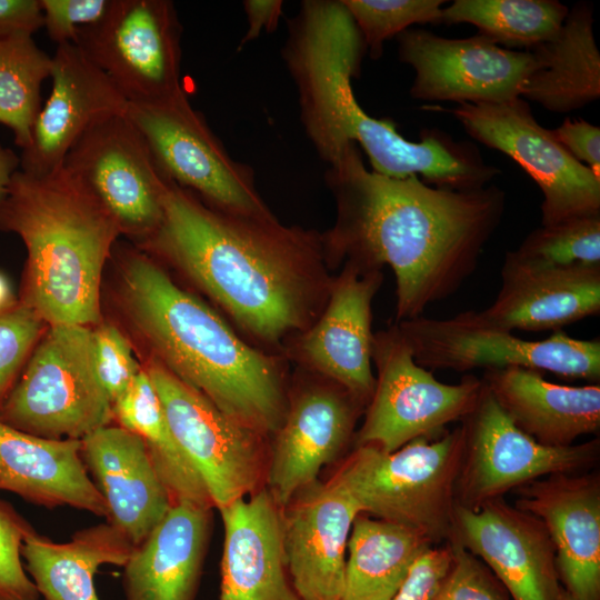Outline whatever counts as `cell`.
Segmentation results:
<instances>
[{
	"mask_svg": "<svg viewBox=\"0 0 600 600\" xmlns=\"http://www.w3.org/2000/svg\"><path fill=\"white\" fill-rule=\"evenodd\" d=\"M63 167L97 198L121 233L146 241L159 227L172 181L127 113L91 127L70 149Z\"/></svg>",
	"mask_w": 600,
	"mask_h": 600,
	"instance_id": "14",
	"label": "cell"
},
{
	"mask_svg": "<svg viewBox=\"0 0 600 600\" xmlns=\"http://www.w3.org/2000/svg\"><path fill=\"white\" fill-rule=\"evenodd\" d=\"M146 371L176 441L218 510L266 487L270 439L151 360Z\"/></svg>",
	"mask_w": 600,
	"mask_h": 600,
	"instance_id": "10",
	"label": "cell"
},
{
	"mask_svg": "<svg viewBox=\"0 0 600 600\" xmlns=\"http://www.w3.org/2000/svg\"><path fill=\"white\" fill-rule=\"evenodd\" d=\"M20 167V157L0 143V202L7 194L10 181Z\"/></svg>",
	"mask_w": 600,
	"mask_h": 600,
	"instance_id": "45",
	"label": "cell"
},
{
	"mask_svg": "<svg viewBox=\"0 0 600 600\" xmlns=\"http://www.w3.org/2000/svg\"><path fill=\"white\" fill-rule=\"evenodd\" d=\"M449 542L432 546L412 566L407 579L390 600H434L450 567Z\"/></svg>",
	"mask_w": 600,
	"mask_h": 600,
	"instance_id": "41",
	"label": "cell"
},
{
	"mask_svg": "<svg viewBox=\"0 0 600 600\" xmlns=\"http://www.w3.org/2000/svg\"><path fill=\"white\" fill-rule=\"evenodd\" d=\"M44 322L23 303L0 312V404L44 332Z\"/></svg>",
	"mask_w": 600,
	"mask_h": 600,
	"instance_id": "36",
	"label": "cell"
},
{
	"mask_svg": "<svg viewBox=\"0 0 600 600\" xmlns=\"http://www.w3.org/2000/svg\"><path fill=\"white\" fill-rule=\"evenodd\" d=\"M181 34L172 1L112 0L100 21L79 30L74 44L129 103H150L184 91Z\"/></svg>",
	"mask_w": 600,
	"mask_h": 600,
	"instance_id": "12",
	"label": "cell"
},
{
	"mask_svg": "<svg viewBox=\"0 0 600 600\" xmlns=\"http://www.w3.org/2000/svg\"><path fill=\"white\" fill-rule=\"evenodd\" d=\"M462 456L459 426L436 438H417L393 452L370 444L353 447L332 477L359 512L404 526L440 544L452 532Z\"/></svg>",
	"mask_w": 600,
	"mask_h": 600,
	"instance_id": "5",
	"label": "cell"
},
{
	"mask_svg": "<svg viewBox=\"0 0 600 600\" xmlns=\"http://www.w3.org/2000/svg\"><path fill=\"white\" fill-rule=\"evenodd\" d=\"M133 548L117 527L106 522L76 531L64 543L31 528L23 538L21 556L44 600H99L96 572L103 564L123 567Z\"/></svg>",
	"mask_w": 600,
	"mask_h": 600,
	"instance_id": "29",
	"label": "cell"
},
{
	"mask_svg": "<svg viewBox=\"0 0 600 600\" xmlns=\"http://www.w3.org/2000/svg\"><path fill=\"white\" fill-rule=\"evenodd\" d=\"M212 508L171 504L123 568L124 600H196Z\"/></svg>",
	"mask_w": 600,
	"mask_h": 600,
	"instance_id": "25",
	"label": "cell"
},
{
	"mask_svg": "<svg viewBox=\"0 0 600 600\" xmlns=\"http://www.w3.org/2000/svg\"><path fill=\"white\" fill-rule=\"evenodd\" d=\"M472 312L479 322L507 331L561 330L600 313V266H544L508 251L494 301Z\"/></svg>",
	"mask_w": 600,
	"mask_h": 600,
	"instance_id": "22",
	"label": "cell"
},
{
	"mask_svg": "<svg viewBox=\"0 0 600 600\" xmlns=\"http://www.w3.org/2000/svg\"><path fill=\"white\" fill-rule=\"evenodd\" d=\"M112 413L118 426L143 440L172 504L190 502L214 508L200 476L171 433L146 369L136 376L128 389L112 403Z\"/></svg>",
	"mask_w": 600,
	"mask_h": 600,
	"instance_id": "31",
	"label": "cell"
},
{
	"mask_svg": "<svg viewBox=\"0 0 600 600\" xmlns=\"http://www.w3.org/2000/svg\"><path fill=\"white\" fill-rule=\"evenodd\" d=\"M32 527L7 501L0 500V600H39L22 563L21 547Z\"/></svg>",
	"mask_w": 600,
	"mask_h": 600,
	"instance_id": "37",
	"label": "cell"
},
{
	"mask_svg": "<svg viewBox=\"0 0 600 600\" xmlns=\"http://www.w3.org/2000/svg\"><path fill=\"white\" fill-rule=\"evenodd\" d=\"M358 513L332 476L302 488L282 508L288 569L301 600H342L347 544Z\"/></svg>",
	"mask_w": 600,
	"mask_h": 600,
	"instance_id": "21",
	"label": "cell"
},
{
	"mask_svg": "<svg viewBox=\"0 0 600 600\" xmlns=\"http://www.w3.org/2000/svg\"><path fill=\"white\" fill-rule=\"evenodd\" d=\"M121 271L123 310L152 359L270 439L288 406L282 358L246 342L147 254L126 253Z\"/></svg>",
	"mask_w": 600,
	"mask_h": 600,
	"instance_id": "3",
	"label": "cell"
},
{
	"mask_svg": "<svg viewBox=\"0 0 600 600\" xmlns=\"http://www.w3.org/2000/svg\"><path fill=\"white\" fill-rule=\"evenodd\" d=\"M43 27L40 0H0V40Z\"/></svg>",
	"mask_w": 600,
	"mask_h": 600,
	"instance_id": "43",
	"label": "cell"
},
{
	"mask_svg": "<svg viewBox=\"0 0 600 600\" xmlns=\"http://www.w3.org/2000/svg\"><path fill=\"white\" fill-rule=\"evenodd\" d=\"M219 512L224 539L218 600H301L288 569L282 508L267 487Z\"/></svg>",
	"mask_w": 600,
	"mask_h": 600,
	"instance_id": "23",
	"label": "cell"
},
{
	"mask_svg": "<svg viewBox=\"0 0 600 600\" xmlns=\"http://www.w3.org/2000/svg\"><path fill=\"white\" fill-rule=\"evenodd\" d=\"M0 421L54 440H81L111 424L112 403L97 373L90 327L49 326L0 404Z\"/></svg>",
	"mask_w": 600,
	"mask_h": 600,
	"instance_id": "6",
	"label": "cell"
},
{
	"mask_svg": "<svg viewBox=\"0 0 600 600\" xmlns=\"http://www.w3.org/2000/svg\"><path fill=\"white\" fill-rule=\"evenodd\" d=\"M97 373L108 398L113 403L142 370L130 342L112 323H101L92 330Z\"/></svg>",
	"mask_w": 600,
	"mask_h": 600,
	"instance_id": "39",
	"label": "cell"
},
{
	"mask_svg": "<svg viewBox=\"0 0 600 600\" xmlns=\"http://www.w3.org/2000/svg\"><path fill=\"white\" fill-rule=\"evenodd\" d=\"M51 68L52 58L37 46L32 34L0 40V123L13 132L14 143L22 150L30 143L41 109V86Z\"/></svg>",
	"mask_w": 600,
	"mask_h": 600,
	"instance_id": "33",
	"label": "cell"
},
{
	"mask_svg": "<svg viewBox=\"0 0 600 600\" xmlns=\"http://www.w3.org/2000/svg\"><path fill=\"white\" fill-rule=\"evenodd\" d=\"M559 600H574L564 589L562 590Z\"/></svg>",
	"mask_w": 600,
	"mask_h": 600,
	"instance_id": "47",
	"label": "cell"
},
{
	"mask_svg": "<svg viewBox=\"0 0 600 600\" xmlns=\"http://www.w3.org/2000/svg\"><path fill=\"white\" fill-rule=\"evenodd\" d=\"M551 132L574 159L600 176V128L598 126L583 119H566Z\"/></svg>",
	"mask_w": 600,
	"mask_h": 600,
	"instance_id": "42",
	"label": "cell"
},
{
	"mask_svg": "<svg viewBox=\"0 0 600 600\" xmlns=\"http://www.w3.org/2000/svg\"><path fill=\"white\" fill-rule=\"evenodd\" d=\"M302 370L288 390L284 419L270 438L266 487L283 508L353 443L366 406L338 383Z\"/></svg>",
	"mask_w": 600,
	"mask_h": 600,
	"instance_id": "15",
	"label": "cell"
},
{
	"mask_svg": "<svg viewBox=\"0 0 600 600\" xmlns=\"http://www.w3.org/2000/svg\"><path fill=\"white\" fill-rule=\"evenodd\" d=\"M0 491L39 507H72L108 518L81 458V440L46 439L0 421Z\"/></svg>",
	"mask_w": 600,
	"mask_h": 600,
	"instance_id": "26",
	"label": "cell"
},
{
	"mask_svg": "<svg viewBox=\"0 0 600 600\" xmlns=\"http://www.w3.org/2000/svg\"><path fill=\"white\" fill-rule=\"evenodd\" d=\"M500 408L526 434L547 447H569L600 430V384H557L536 370L488 369L481 378Z\"/></svg>",
	"mask_w": 600,
	"mask_h": 600,
	"instance_id": "27",
	"label": "cell"
},
{
	"mask_svg": "<svg viewBox=\"0 0 600 600\" xmlns=\"http://www.w3.org/2000/svg\"><path fill=\"white\" fill-rule=\"evenodd\" d=\"M334 224L321 233L330 269L349 261L366 270L389 266L396 278L397 322L422 316L453 294L476 270L506 210V192L436 188L419 177L397 179L363 163L357 144L329 164Z\"/></svg>",
	"mask_w": 600,
	"mask_h": 600,
	"instance_id": "1",
	"label": "cell"
},
{
	"mask_svg": "<svg viewBox=\"0 0 600 600\" xmlns=\"http://www.w3.org/2000/svg\"><path fill=\"white\" fill-rule=\"evenodd\" d=\"M396 323L416 362L430 371L519 367L592 383L600 380L599 339H576L558 330L544 340H524L479 322L472 310L447 319L420 316Z\"/></svg>",
	"mask_w": 600,
	"mask_h": 600,
	"instance_id": "9",
	"label": "cell"
},
{
	"mask_svg": "<svg viewBox=\"0 0 600 600\" xmlns=\"http://www.w3.org/2000/svg\"><path fill=\"white\" fill-rule=\"evenodd\" d=\"M371 359L374 389L353 447L393 452L417 438H436L473 410L483 389L482 379L471 373L456 384L437 380L416 362L397 323L373 333Z\"/></svg>",
	"mask_w": 600,
	"mask_h": 600,
	"instance_id": "7",
	"label": "cell"
},
{
	"mask_svg": "<svg viewBox=\"0 0 600 600\" xmlns=\"http://www.w3.org/2000/svg\"><path fill=\"white\" fill-rule=\"evenodd\" d=\"M382 282V270L343 262L317 321L282 350L301 369L338 383L366 407L376 383L371 359L372 301Z\"/></svg>",
	"mask_w": 600,
	"mask_h": 600,
	"instance_id": "17",
	"label": "cell"
},
{
	"mask_svg": "<svg viewBox=\"0 0 600 600\" xmlns=\"http://www.w3.org/2000/svg\"><path fill=\"white\" fill-rule=\"evenodd\" d=\"M449 540L481 559L512 600H559L563 588L543 522L503 497L478 509L457 504Z\"/></svg>",
	"mask_w": 600,
	"mask_h": 600,
	"instance_id": "18",
	"label": "cell"
},
{
	"mask_svg": "<svg viewBox=\"0 0 600 600\" xmlns=\"http://www.w3.org/2000/svg\"><path fill=\"white\" fill-rule=\"evenodd\" d=\"M432 109L450 112L470 137L513 159L534 180L543 196L541 226L600 214V176L538 123L524 99Z\"/></svg>",
	"mask_w": 600,
	"mask_h": 600,
	"instance_id": "11",
	"label": "cell"
},
{
	"mask_svg": "<svg viewBox=\"0 0 600 600\" xmlns=\"http://www.w3.org/2000/svg\"><path fill=\"white\" fill-rule=\"evenodd\" d=\"M461 428L463 456L456 500L468 509H478L542 477L586 472L600 457L599 438L569 447L537 442L511 421L484 382Z\"/></svg>",
	"mask_w": 600,
	"mask_h": 600,
	"instance_id": "13",
	"label": "cell"
},
{
	"mask_svg": "<svg viewBox=\"0 0 600 600\" xmlns=\"http://www.w3.org/2000/svg\"><path fill=\"white\" fill-rule=\"evenodd\" d=\"M16 303L11 298V292L7 280L0 274V312Z\"/></svg>",
	"mask_w": 600,
	"mask_h": 600,
	"instance_id": "46",
	"label": "cell"
},
{
	"mask_svg": "<svg viewBox=\"0 0 600 600\" xmlns=\"http://www.w3.org/2000/svg\"><path fill=\"white\" fill-rule=\"evenodd\" d=\"M568 12L557 0H454L442 8L441 23H470L500 47L530 51L559 31Z\"/></svg>",
	"mask_w": 600,
	"mask_h": 600,
	"instance_id": "32",
	"label": "cell"
},
{
	"mask_svg": "<svg viewBox=\"0 0 600 600\" xmlns=\"http://www.w3.org/2000/svg\"><path fill=\"white\" fill-rule=\"evenodd\" d=\"M448 542L452 559L434 600H512L481 559L457 541Z\"/></svg>",
	"mask_w": 600,
	"mask_h": 600,
	"instance_id": "38",
	"label": "cell"
},
{
	"mask_svg": "<svg viewBox=\"0 0 600 600\" xmlns=\"http://www.w3.org/2000/svg\"><path fill=\"white\" fill-rule=\"evenodd\" d=\"M81 458L107 503V522L139 546L172 504L143 440L108 424L81 439Z\"/></svg>",
	"mask_w": 600,
	"mask_h": 600,
	"instance_id": "24",
	"label": "cell"
},
{
	"mask_svg": "<svg viewBox=\"0 0 600 600\" xmlns=\"http://www.w3.org/2000/svg\"><path fill=\"white\" fill-rule=\"evenodd\" d=\"M112 0H40L43 27L57 46L76 42L78 32L100 21Z\"/></svg>",
	"mask_w": 600,
	"mask_h": 600,
	"instance_id": "40",
	"label": "cell"
},
{
	"mask_svg": "<svg viewBox=\"0 0 600 600\" xmlns=\"http://www.w3.org/2000/svg\"><path fill=\"white\" fill-rule=\"evenodd\" d=\"M397 39L399 60L414 71L410 96L421 101L508 102L520 97L537 67L532 51L507 49L480 34L456 39L408 29Z\"/></svg>",
	"mask_w": 600,
	"mask_h": 600,
	"instance_id": "16",
	"label": "cell"
},
{
	"mask_svg": "<svg viewBox=\"0 0 600 600\" xmlns=\"http://www.w3.org/2000/svg\"><path fill=\"white\" fill-rule=\"evenodd\" d=\"M51 58V93L20 157V170L39 177L59 170L83 133L111 116L127 113L129 106L111 79L78 46H57Z\"/></svg>",
	"mask_w": 600,
	"mask_h": 600,
	"instance_id": "19",
	"label": "cell"
},
{
	"mask_svg": "<svg viewBox=\"0 0 600 600\" xmlns=\"http://www.w3.org/2000/svg\"><path fill=\"white\" fill-rule=\"evenodd\" d=\"M0 230L27 249L21 303L49 326L100 322V283L117 222L63 166L47 176L13 174L0 202Z\"/></svg>",
	"mask_w": 600,
	"mask_h": 600,
	"instance_id": "4",
	"label": "cell"
},
{
	"mask_svg": "<svg viewBox=\"0 0 600 600\" xmlns=\"http://www.w3.org/2000/svg\"><path fill=\"white\" fill-rule=\"evenodd\" d=\"M530 51L537 67L524 80L520 98L554 113L571 112L599 99L600 53L591 3L569 8L559 31Z\"/></svg>",
	"mask_w": 600,
	"mask_h": 600,
	"instance_id": "28",
	"label": "cell"
},
{
	"mask_svg": "<svg viewBox=\"0 0 600 600\" xmlns=\"http://www.w3.org/2000/svg\"><path fill=\"white\" fill-rule=\"evenodd\" d=\"M512 252L521 260L544 266H600V214L541 226Z\"/></svg>",
	"mask_w": 600,
	"mask_h": 600,
	"instance_id": "34",
	"label": "cell"
},
{
	"mask_svg": "<svg viewBox=\"0 0 600 600\" xmlns=\"http://www.w3.org/2000/svg\"><path fill=\"white\" fill-rule=\"evenodd\" d=\"M127 116L170 181L212 208L276 218L258 192L253 170L229 154L186 91L156 102L129 103Z\"/></svg>",
	"mask_w": 600,
	"mask_h": 600,
	"instance_id": "8",
	"label": "cell"
},
{
	"mask_svg": "<svg viewBox=\"0 0 600 600\" xmlns=\"http://www.w3.org/2000/svg\"><path fill=\"white\" fill-rule=\"evenodd\" d=\"M432 546L418 531L358 513L347 544L342 600H390Z\"/></svg>",
	"mask_w": 600,
	"mask_h": 600,
	"instance_id": "30",
	"label": "cell"
},
{
	"mask_svg": "<svg viewBox=\"0 0 600 600\" xmlns=\"http://www.w3.org/2000/svg\"><path fill=\"white\" fill-rule=\"evenodd\" d=\"M243 9L248 20V29L241 40V46L257 39L263 31L277 28L283 11L281 0H246Z\"/></svg>",
	"mask_w": 600,
	"mask_h": 600,
	"instance_id": "44",
	"label": "cell"
},
{
	"mask_svg": "<svg viewBox=\"0 0 600 600\" xmlns=\"http://www.w3.org/2000/svg\"><path fill=\"white\" fill-rule=\"evenodd\" d=\"M353 19L371 59L383 43L416 23H441L443 0H341Z\"/></svg>",
	"mask_w": 600,
	"mask_h": 600,
	"instance_id": "35",
	"label": "cell"
},
{
	"mask_svg": "<svg viewBox=\"0 0 600 600\" xmlns=\"http://www.w3.org/2000/svg\"><path fill=\"white\" fill-rule=\"evenodd\" d=\"M143 241L248 336L283 350L323 311L333 278L321 233L212 208L171 182Z\"/></svg>",
	"mask_w": 600,
	"mask_h": 600,
	"instance_id": "2",
	"label": "cell"
},
{
	"mask_svg": "<svg viewBox=\"0 0 600 600\" xmlns=\"http://www.w3.org/2000/svg\"><path fill=\"white\" fill-rule=\"evenodd\" d=\"M513 492L514 506L543 522L562 588L574 600H600L599 473L550 474Z\"/></svg>",
	"mask_w": 600,
	"mask_h": 600,
	"instance_id": "20",
	"label": "cell"
}]
</instances>
